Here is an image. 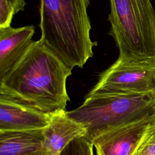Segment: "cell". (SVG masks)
<instances>
[{
	"mask_svg": "<svg viewBox=\"0 0 155 155\" xmlns=\"http://www.w3.org/2000/svg\"><path fill=\"white\" fill-rule=\"evenodd\" d=\"M85 126L70 118L65 110L50 116L48 125L43 129V151L46 155H59L73 139L86 136Z\"/></svg>",
	"mask_w": 155,
	"mask_h": 155,
	"instance_id": "cell-8",
	"label": "cell"
},
{
	"mask_svg": "<svg viewBox=\"0 0 155 155\" xmlns=\"http://www.w3.org/2000/svg\"><path fill=\"white\" fill-rule=\"evenodd\" d=\"M50 116L0 96V131L44 129Z\"/></svg>",
	"mask_w": 155,
	"mask_h": 155,
	"instance_id": "cell-9",
	"label": "cell"
},
{
	"mask_svg": "<svg viewBox=\"0 0 155 155\" xmlns=\"http://www.w3.org/2000/svg\"><path fill=\"white\" fill-rule=\"evenodd\" d=\"M15 9L7 0H0V27L5 28L11 26Z\"/></svg>",
	"mask_w": 155,
	"mask_h": 155,
	"instance_id": "cell-13",
	"label": "cell"
},
{
	"mask_svg": "<svg viewBox=\"0 0 155 155\" xmlns=\"http://www.w3.org/2000/svg\"><path fill=\"white\" fill-rule=\"evenodd\" d=\"M155 92V59H117L102 72L87 96Z\"/></svg>",
	"mask_w": 155,
	"mask_h": 155,
	"instance_id": "cell-5",
	"label": "cell"
},
{
	"mask_svg": "<svg viewBox=\"0 0 155 155\" xmlns=\"http://www.w3.org/2000/svg\"><path fill=\"white\" fill-rule=\"evenodd\" d=\"M93 145L85 136L71 140L59 155H93Z\"/></svg>",
	"mask_w": 155,
	"mask_h": 155,
	"instance_id": "cell-11",
	"label": "cell"
},
{
	"mask_svg": "<svg viewBox=\"0 0 155 155\" xmlns=\"http://www.w3.org/2000/svg\"><path fill=\"white\" fill-rule=\"evenodd\" d=\"M31 155H46L44 152L43 151H39V152H38L36 153H35V154H31Z\"/></svg>",
	"mask_w": 155,
	"mask_h": 155,
	"instance_id": "cell-15",
	"label": "cell"
},
{
	"mask_svg": "<svg viewBox=\"0 0 155 155\" xmlns=\"http://www.w3.org/2000/svg\"><path fill=\"white\" fill-rule=\"evenodd\" d=\"M13 7L15 14L20 11H24L25 6L24 0H7Z\"/></svg>",
	"mask_w": 155,
	"mask_h": 155,
	"instance_id": "cell-14",
	"label": "cell"
},
{
	"mask_svg": "<svg viewBox=\"0 0 155 155\" xmlns=\"http://www.w3.org/2000/svg\"><path fill=\"white\" fill-rule=\"evenodd\" d=\"M109 35L121 59H155V11L151 0H109Z\"/></svg>",
	"mask_w": 155,
	"mask_h": 155,
	"instance_id": "cell-4",
	"label": "cell"
},
{
	"mask_svg": "<svg viewBox=\"0 0 155 155\" xmlns=\"http://www.w3.org/2000/svg\"><path fill=\"white\" fill-rule=\"evenodd\" d=\"M43 129L0 131V155H31L43 151Z\"/></svg>",
	"mask_w": 155,
	"mask_h": 155,
	"instance_id": "cell-10",
	"label": "cell"
},
{
	"mask_svg": "<svg viewBox=\"0 0 155 155\" xmlns=\"http://www.w3.org/2000/svg\"><path fill=\"white\" fill-rule=\"evenodd\" d=\"M154 113L155 92L86 95L82 105L67 111L68 117L85 126L91 142L105 132Z\"/></svg>",
	"mask_w": 155,
	"mask_h": 155,
	"instance_id": "cell-3",
	"label": "cell"
},
{
	"mask_svg": "<svg viewBox=\"0 0 155 155\" xmlns=\"http://www.w3.org/2000/svg\"><path fill=\"white\" fill-rule=\"evenodd\" d=\"M33 25L0 27V79L8 74L27 54L33 41Z\"/></svg>",
	"mask_w": 155,
	"mask_h": 155,
	"instance_id": "cell-7",
	"label": "cell"
},
{
	"mask_svg": "<svg viewBox=\"0 0 155 155\" xmlns=\"http://www.w3.org/2000/svg\"><path fill=\"white\" fill-rule=\"evenodd\" d=\"M152 124H153V125H154V132H155V113H154V116H153V119Z\"/></svg>",
	"mask_w": 155,
	"mask_h": 155,
	"instance_id": "cell-16",
	"label": "cell"
},
{
	"mask_svg": "<svg viewBox=\"0 0 155 155\" xmlns=\"http://www.w3.org/2000/svg\"><path fill=\"white\" fill-rule=\"evenodd\" d=\"M73 68L40 39L33 41L19 64L0 79V96L42 113L65 110L66 82Z\"/></svg>",
	"mask_w": 155,
	"mask_h": 155,
	"instance_id": "cell-1",
	"label": "cell"
},
{
	"mask_svg": "<svg viewBox=\"0 0 155 155\" xmlns=\"http://www.w3.org/2000/svg\"><path fill=\"white\" fill-rule=\"evenodd\" d=\"M40 40L67 65L82 68L97 45L90 38L89 0H40Z\"/></svg>",
	"mask_w": 155,
	"mask_h": 155,
	"instance_id": "cell-2",
	"label": "cell"
},
{
	"mask_svg": "<svg viewBox=\"0 0 155 155\" xmlns=\"http://www.w3.org/2000/svg\"><path fill=\"white\" fill-rule=\"evenodd\" d=\"M154 114L113 128L96 137L97 155H134L150 130Z\"/></svg>",
	"mask_w": 155,
	"mask_h": 155,
	"instance_id": "cell-6",
	"label": "cell"
},
{
	"mask_svg": "<svg viewBox=\"0 0 155 155\" xmlns=\"http://www.w3.org/2000/svg\"><path fill=\"white\" fill-rule=\"evenodd\" d=\"M134 155H155L154 127L151 126Z\"/></svg>",
	"mask_w": 155,
	"mask_h": 155,
	"instance_id": "cell-12",
	"label": "cell"
}]
</instances>
